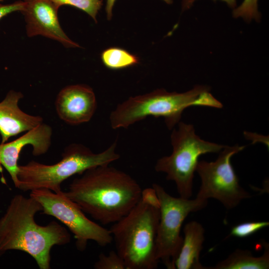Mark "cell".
<instances>
[{"instance_id":"cell-24","label":"cell","mask_w":269,"mask_h":269,"mask_svg":"<svg viewBox=\"0 0 269 269\" xmlns=\"http://www.w3.org/2000/svg\"><path fill=\"white\" fill-rule=\"evenodd\" d=\"M196 0H182V7L183 10L188 9L193 5ZM225 2L227 5L232 8L236 6V0H221Z\"/></svg>"},{"instance_id":"cell-6","label":"cell","mask_w":269,"mask_h":269,"mask_svg":"<svg viewBox=\"0 0 269 269\" xmlns=\"http://www.w3.org/2000/svg\"><path fill=\"white\" fill-rule=\"evenodd\" d=\"M173 147L170 155L157 160L156 171L166 174V179L175 182L180 197L192 195L193 180L199 157L204 154L219 152L225 145L201 139L192 125L179 122L170 135Z\"/></svg>"},{"instance_id":"cell-7","label":"cell","mask_w":269,"mask_h":269,"mask_svg":"<svg viewBox=\"0 0 269 269\" xmlns=\"http://www.w3.org/2000/svg\"><path fill=\"white\" fill-rule=\"evenodd\" d=\"M160 201V217L156 238V255L168 269H175L174 262L180 250L183 238L180 235L182 224L191 212L205 207L207 200L175 197L160 185L153 183Z\"/></svg>"},{"instance_id":"cell-21","label":"cell","mask_w":269,"mask_h":269,"mask_svg":"<svg viewBox=\"0 0 269 269\" xmlns=\"http://www.w3.org/2000/svg\"><path fill=\"white\" fill-rule=\"evenodd\" d=\"M140 200L150 206L159 209L160 201L155 189L152 187L142 190Z\"/></svg>"},{"instance_id":"cell-19","label":"cell","mask_w":269,"mask_h":269,"mask_svg":"<svg viewBox=\"0 0 269 269\" xmlns=\"http://www.w3.org/2000/svg\"><path fill=\"white\" fill-rule=\"evenodd\" d=\"M269 225L267 221L246 222L234 226L229 237L246 238L250 236Z\"/></svg>"},{"instance_id":"cell-4","label":"cell","mask_w":269,"mask_h":269,"mask_svg":"<svg viewBox=\"0 0 269 269\" xmlns=\"http://www.w3.org/2000/svg\"><path fill=\"white\" fill-rule=\"evenodd\" d=\"M116 148V141L105 150L94 153L82 144L71 143L65 148L61 160L53 164L32 160L25 165H19L17 188L24 192L40 188L60 192L61 184L71 176L119 159Z\"/></svg>"},{"instance_id":"cell-23","label":"cell","mask_w":269,"mask_h":269,"mask_svg":"<svg viewBox=\"0 0 269 269\" xmlns=\"http://www.w3.org/2000/svg\"><path fill=\"white\" fill-rule=\"evenodd\" d=\"M244 135L247 139L252 140L253 143H256V142H262L269 146L268 136H264L255 133L247 132H244Z\"/></svg>"},{"instance_id":"cell-11","label":"cell","mask_w":269,"mask_h":269,"mask_svg":"<svg viewBox=\"0 0 269 269\" xmlns=\"http://www.w3.org/2000/svg\"><path fill=\"white\" fill-rule=\"evenodd\" d=\"M52 135L51 127L42 123L17 138L0 144V164L8 172L16 188L18 185V161L21 150L24 146L30 145L34 156L44 154L51 145Z\"/></svg>"},{"instance_id":"cell-1","label":"cell","mask_w":269,"mask_h":269,"mask_svg":"<svg viewBox=\"0 0 269 269\" xmlns=\"http://www.w3.org/2000/svg\"><path fill=\"white\" fill-rule=\"evenodd\" d=\"M80 175L64 194L103 225L119 221L140 200L142 189L138 182L110 164L89 169Z\"/></svg>"},{"instance_id":"cell-14","label":"cell","mask_w":269,"mask_h":269,"mask_svg":"<svg viewBox=\"0 0 269 269\" xmlns=\"http://www.w3.org/2000/svg\"><path fill=\"white\" fill-rule=\"evenodd\" d=\"M184 238L178 255L174 262L177 269H208L200 262V255L205 240V230L197 221L186 224L183 229Z\"/></svg>"},{"instance_id":"cell-17","label":"cell","mask_w":269,"mask_h":269,"mask_svg":"<svg viewBox=\"0 0 269 269\" xmlns=\"http://www.w3.org/2000/svg\"><path fill=\"white\" fill-rule=\"evenodd\" d=\"M59 8L67 5L77 8L89 14L97 22L96 15L103 5V0H51Z\"/></svg>"},{"instance_id":"cell-13","label":"cell","mask_w":269,"mask_h":269,"mask_svg":"<svg viewBox=\"0 0 269 269\" xmlns=\"http://www.w3.org/2000/svg\"><path fill=\"white\" fill-rule=\"evenodd\" d=\"M22 98L21 92L11 90L0 102L1 143L43 123L41 117L28 114L19 108L18 104Z\"/></svg>"},{"instance_id":"cell-16","label":"cell","mask_w":269,"mask_h":269,"mask_svg":"<svg viewBox=\"0 0 269 269\" xmlns=\"http://www.w3.org/2000/svg\"><path fill=\"white\" fill-rule=\"evenodd\" d=\"M104 65L113 70H118L137 64L138 58L128 51L118 47H110L104 50L101 55Z\"/></svg>"},{"instance_id":"cell-8","label":"cell","mask_w":269,"mask_h":269,"mask_svg":"<svg viewBox=\"0 0 269 269\" xmlns=\"http://www.w3.org/2000/svg\"><path fill=\"white\" fill-rule=\"evenodd\" d=\"M30 196L40 203L42 214L54 217L68 228L74 235L79 251L85 250L89 241L102 247L113 242L109 230L87 218L79 206L62 191L55 192L40 188L31 191Z\"/></svg>"},{"instance_id":"cell-10","label":"cell","mask_w":269,"mask_h":269,"mask_svg":"<svg viewBox=\"0 0 269 269\" xmlns=\"http://www.w3.org/2000/svg\"><path fill=\"white\" fill-rule=\"evenodd\" d=\"M21 11L26 22L27 36L40 35L56 40L66 47L79 45L71 40L63 31L58 18L59 7L51 0H24Z\"/></svg>"},{"instance_id":"cell-15","label":"cell","mask_w":269,"mask_h":269,"mask_svg":"<svg viewBox=\"0 0 269 269\" xmlns=\"http://www.w3.org/2000/svg\"><path fill=\"white\" fill-rule=\"evenodd\" d=\"M269 268V246L265 247L264 254L255 257L248 250L237 249L227 259L208 269H267Z\"/></svg>"},{"instance_id":"cell-3","label":"cell","mask_w":269,"mask_h":269,"mask_svg":"<svg viewBox=\"0 0 269 269\" xmlns=\"http://www.w3.org/2000/svg\"><path fill=\"white\" fill-rule=\"evenodd\" d=\"M191 106L220 109L223 105L204 86H196L182 93L157 89L118 104L110 113V123L114 129H126L149 116L162 117L171 130L180 122L184 110Z\"/></svg>"},{"instance_id":"cell-18","label":"cell","mask_w":269,"mask_h":269,"mask_svg":"<svg viewBox=\"0 0 269 269\" xmlns=\"http://www.w3.org/2000/svg\"><path fill=\"white\" fill-rule=\"evenodd\" d=\"M96 269H127L125 263L116 251H111L108 255L101 253L95 263Z\"/></svg>"},{"instance_id":"cell-22","label":"cell","mask_w":269,"mask_h":269,"mask_svg":"<svg viewBox=\"0 0 269 269\" xmlns=\"http://www.w3.org/2000/svg\"><path fill=\"white\" fill-rule=\"evenodd\" d=\"M24 5V1H17L8 4H0V19L12 12L21 11L23 9Z\"/></svg>"},{"instance_id":"cell-25","label":"cell","mask_w":269,"mask_h":269,"mask_svg":"<svg viewBox=\"0 0 269 269\" xmlns=\"http://www.w3.org/2000/svg\"><path fill=\"white\" fill-rule=\"evenodd\" d=\"M166 3L168 4H170L172 2V0H163ZM106 12L107 13V18L108 19H111L112 17V10L113 6L115 4V3L116 0H106Z\"/></svg>"},{"instance_id":"cell-2","label":"cell","mask_w":269,"mask_h":269,"mask_svg":"<svg viewBox=\"0 0 269 269\" xmlns=\"http://www.w3.org/2000/svg\"><path fill=\"white\" fill-rule=\"evenodd\" d=\"M40 203L31 196L14 195L0 218V257L11 250L31 256L40 269L51 268V250L70 242L67 229L55 221L42 226L35 220L42 212Z\"/></svg>"},{"instance_id":"cell-5","label":"cell","mask_w":269,"mask_h":269,"mask_svg":"<svg viewBox=\"0 0 269 269\" xmlns=\"http://www.w3.org/2000/svg\"><path fill=\"white\" fill-rule=\"evenodd\" d=\"M159 209L140 200L109 230L116 251L127 269H154L159 261L156 255V238Z\"/></svg>"},{"instance_id":"cell-20","label":"cell","mask_w":269,"mask_h":269,"mask_svg":"<svg viewBox=\"0 0 269 269\" xmlns=\"http://www.w3.org/2000/svg\"><path fill=\"white\" fill-rule=\"evenodd\" d=\"M258 0H244L240 5L233 11L234 17H241L247 21H250L253 19L258 20L260 13L258 8Z\"/></svg>"},{"instance_id":"cell-9","label":"cell","mask_w":269,"mask_h":269,"mask_svg":"<svg viewBox=\"0 0 269 269\" xmlns=\"http://www.w3.org/2000/svg\"><path fill=\"white\" fill-rule=\"evenodd\" d=\"M245 147L238 144L225 146L215 161H198L195 171L201 178V184L197 198L204 200L214 198L227 209H231L251 197L240 185L231 162L232 157Z\"/></svg>"},{"instance_id":"cell-12","label":"cell","mask_w":269,"mask_h":269,"mask_svg":"<svg viewBox=\"0 0 269 269\" xmlns=\"http://www.w3.org/2000/svg\"><path fill=\"white\" fill-rule=\"evenodd\" d=\"M55 107L61 120L76 126L90 121L96 112L97 103L91 87L77 84L63 88L57 95Z\"/></svg>"}]
</instances>
